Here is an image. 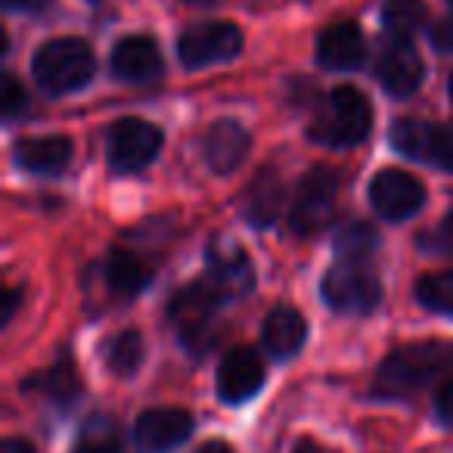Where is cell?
Masks as SVG:
<instances>
[{"mask_svg":"<svg viewBox=\"0 0 453 453\" xmlns=\"http://www.w3.org/2000/svg\"><path fill=\"white\" fill-rule=\"evenodd\" d=\"M428 240H438V246H441V249H447V252H453V211L447 214L444 220H441L438 234L428 236Z\"/></svg>","mask_w":453,"mask_h":453,"instance_id":"cell-32","label":"cell"},{"mask_svg":"<svg viewBox=\"0 0 453 453\" xmlns=\"http://www.w3.org/2000/svg\"><path fill=\"white\" fill-rule=\"evenodd\" d=\"M426 162L453 174V125H432V140H428Z\"/></svg>","mask_w":453,"mask_h":453,"instance_id":"cell-28","label":"cell"},{"mask_svg":"<svg viewBox=\"0 0 453 453\" xmlns=\"http://www.w3.org/2000/svg\"><path fill=\"white\" fill-rule=\"evenodd\" d=\"M35 81L50 96H63L84 88L94 78L96 59L90 47L78 38H57L47 41L35 57Z\"/></svg>","mask_w":453,"mask_h":453,"instance_id":"cell-3","label":"cell"},{"mask_svg":"<svg viewBox=\"0 0 453 453\" xmlns=\"http://www.w3.org/2000/svg\"><path fill=\"white\" fill-rule=\"evenodd\" d=\"M370 202L385 220H407L426 205V187L407 171L382 168L370 183Z\"/></svg>","mask_w":453,"mask_h":453,"instance_id":"cell-9","label":"cell"},{"mask_svg":"<svg viewBox=\"0 0 453 453\" xmlns=\"http://www.w3.org/2000/svg\"><path fill=\"white\" fill-rule=\"evenodd\" d=\"M292 453H329V450H326V447L317 444V441H298L296 450H292Z\"/></svg>","mask_w":453,"mask_h":453,"instance_id":"cell-36","label":"cell"},{"mask_svg":"<svg viewBox=\"0 0 453 453\" xmlns=\"http://www.w3.org/2000/svg\"><path fill=\"white\" fill-rule=\"evenodd\" d=\"M434 407H438V416L444 422H450L453 426V379L450 382H444L438 388V397H434Z\"/></svg>","mask_w":453,"mask_h":453,"instance_id":"cell-31","label":"cell"},{"mask_svg":"<svg viewBox=\"0 0 453 453\" xmlns=\"http://www.w3.org/2000/svg\"><path fill=\"white\" fill-rule=\"evenodd\" d=\"M0 453H35V447L26 438H7L4 441V450Z\"/></svg>","mask_w":453,"mask_h":453,"instance_id":"cell-33","label":"cell"},{"mask_svg":"<svg viewBox=\"0 0 453 453\" xmlns=\"http://www.w3.org/2000/svg\"><path fill=\"white\" fill-rule=\"evenodd\" d=\"M193 416L180 407H156L146 410L134 426V441L143 453H168L189 438Z\"/></svg>","mask_w":453,"mask_h":453,"instance_id":"cell-10","label":"cell"},{"mask_svg":"<svg viewBox=\"0 0 453 453\" xmlns=\"http://www.w3.org/2000/svg\"><path fill=\"white\" fill-rule=\"evenodd\" d=\"M208 271H211V280H208V283H211L224 298L246 296L255 283L252 261H249V255L230 240L211 242V249H208Z\"/></svg>","mask_w":453,"mask_h":453,"instance_id":"cell-12","label":"cell"},{"mask_svg":"<svg viewBox=\"0 0 453 453\" xmlns=\"http://www.w3.org/2000/svg\"><path fill=\"white\" fill-rule=\"evenodd\" d=\"M450 96H453V75H450Z\"/></svg>","mask_w":453,"mask_h":453,"instance_id":"cell-39","label":"cell"},{"mask_svg":"<svg viewBox=\"0 0 453 453\" xmlns=\"http://www.w3.org/2000/svg\"><path fill=\"white\" fill-rule=\"evenodd\" d=\"M140 364H143V339L137 329H125L106 342V366L115 376H134Z\"/></svg>","mask_w":453,"mask_h":453,"instance_id":"cell-22","label":"cell"},{"mask_svg":"<svg viewBox=\"0 0 453 453\" xmlns=\"http://www.w3.org/2000/svg\"><path fill=\"white\" fill-rule=\"evenodd\" d=\"M205 162L211 165L214 174H234L249 156V131L234 119H220L214 121L205 131Z\"/></svg>","mask_w":453,"mask_h":453,"instance_id":"cell-15","label":"cell"},{"mask_svg":"<svg viewBox=\"0 0 453 453\" xmlns=\"http://www.w3.org/2000/svg\"><path fill=\"white\" fill-rule=\"evenodd\" d=\"M196 453H234V450H230V444H224V441H208V444H202Z\"/></svg>","mask_w":453,"mask_h":453,"instance_id":"cell-35","label":"cell"},{"mask_svg":"<svg viewBox=\"0 0 453 453\" xmlns=\"http://www.w3.org/2000/svg\"><path fill=\"white\" fill-rule=\"evenodd\" d=\"M323 298L342 314H370L382 298V286L364 261H342L323 277Z\"/></svg>","mask_w":453,"mask_h":453,"instance_id":"cell-6","label":"cell"},{"mask_svg":"<svg viewBox=\"0 0 453 453\" xmlns=\"http://www.w3.org/2000/svg\"><path fill=\"white\" fill-rule=\"evenodd\" d=\"M379 246V234L370 220H348L339 226L335 234V252L345 261H364L376 252Z\"/></svg>","mask_w":453,"mask_h":453,"instance_id":"cell-21","label":"cell"},{"mask_svg":"<svg viewBox=\"0 0 453 453\" xmlns=\"http://www.w3.org/2000/svg\"><path fill=\"white\" fill-rule=\"evenodd\" d=\"M432 44L438 47L441 53H453V16L441 19L438 26L432 28Z\"/></svg>","mask_w":453,"mask_h":453,"instance_id":"cell-30","label":"cell"},{"mask_svg":"<svg viewBox=\"0 0 453 453\" xmlns=\"http://www.w3.org/2000/svg\"><path fill=\"white\" fill-rule=\"evenodd\" d=\"M183 4H211V0H183Z\"/></svg>","mask_w":453,"mask_h":453,"instance_id":"cell-38","label":"cell"},{"mask_svg":"<svg viewBox=\"0 0 453 453\" xmlns=\"http://www.w3.org/2000/svg\"><path fill=\"white\" fill-rule=\"evenodd\" d=\"M44 391L47 397H53L57 403H69L78 397L81 382H78V366L69 357H59L50 370L44 372Z\"/></svg>","mask_w":453,"mask_h":453,"instance_id":"cell-26","label":"cell"},{"mask_svg":"<svg viewBox=\"0 0 453 453\" xmlns=\"http://www.w3.org/2000/svg\"><path fill=\"white\" fill-rule=\"evenodd\" d=\"M450 4H453V0H450Z\"/></svg>","mask_w":453,"mask_h":453,"instance_id":"cell-40","label":"cell"},{"mask_svg":"<svg viewBox=\"0 0 453 453\" xmlns=\"http://www.w3.org/2000/svg\"><path fill=\"white\" fill-rule=\"evenodd\" d=\"M453 370L450 342H416L391 351L376 372L372 391L379 397H407Z\"/></svg>","mask_w":453,"mask_h":453,"instance_id":"cell-1","label":"cell"},{"mask_svg":"<svg viewBox=\"0 0 453 453\" xmlns=\"http://www.w3.org/2000/svg\"><path fill=\"white\" fill-rule=\"evenodd\" d=\"M103 280H106L109 292L115 298H134L146 289V283L152 280V271L146 261H140L131 252H112L103 267Z\"/></svg>","mask_w":453,"mask_h":453,"instance_id":"cell-19","label":"cell"},{"mask_svg":"<svg viewBox=\"0 0 453 453\" xmlns=\"http://www.w3.org/2000/svg\"><path fill=\"white\" fill-rule=\"evenodd\" d=\"M265 385V364L252 348L226 351L218 370V397L224 403H242Z\"/></svg>","mask_w":453,"mask_h":453,"instance_id":"cell-11","label":"cell"},{"mask_svg":"<svg viewBox=\"0 0 453 453\" xmlns=\"http://www.w3.org/2000/svg\"><path fill=\"white\" fill-rule=\"evenodd\" d=\"M428 19V10L422 0H388L382 7V22L388 35H397V41H407L416 35Z\"/></svg>","mask_w":453,"mask_h":453,"instance_id":"cell-23","label":"cell"},{"mask_svg":"<svg viewBox=\"0 0 453 453\" xmlns=\"http://www.w3.org/2000/svg\"><path fill=\"white\" fill-rule=\"evenodd\" d=\"M0 100H4V119H16L19 112L28 109V94L13 75H4V88H0Z\"/></svg>","mask_w":453,"mask_h":453,"instance_id":"cell-29","label":"cell"},{"mask_svg":"<svg viewBox=\"0 0 453 453\" xmlns=\"http://www.w3.org/2000/svg\"><path fill=\"white\" fill-rule=\"evenodd\" d=\"M372 127V106L357 88H335L320 103L314 121H311V137L333 150L357 146L366 140Z\"/></svg>","mask_w":453,"mask_h":453,"instance_id":"cell-2","label":"cell"},{"mask_svg":"<svg viewBox=\"0 0 453 453\" xmlns=\"http://www.w3.org/2000/svg\"><path fill=\"white\" fill-rule=\"evenodd\" d=\"M283 205V180L273 168H265L246 189V218L255 226H271Z\"/></svg>","mask_w":453,"mask_h":453,"instance_id":"cell-20","label":"cell"},{"mask_svg":"<svg viewBox=\"0 0 453 453\" xmlns=\"http://www.w3.org/2000/svg\"><path fill=\"white\" fill-rule=\"evenodd\" d=\"M304 335V317L296 308H273L265 320V348L273 354L277 360H289L292 354L302 351Z\"/></svg>","mask_w":453,"mask_h":453,"instance_id":"cell-18","label":"cell"},{"mask_svg":"<svg viewBox=\"0 0 453 453\" xmlns=\"http://www.w3.org/2000/svg\"><path fill=\"white\" fill-rule=\"evenodd\" d=\"M220 298L224 296L211 283H189L171 298L168 320L189 354H205L214 348V339H218L214 317H218Z\"/></svg>","mask_w":453,"mask_h":453,"instance_id":"cell-4","label":"cell"},{"mask_svg":"<svg viewBox=\"0 0 453 453\" xmlns=\"http://www.w3.org/2000/svg\"><path fill=\"white\" fill-rule=\"evenodd\" d=\"M162 131L143 119H121L109 131V165L115 171H140L158 156Z\"/></svg>","mask_w":453,"mask_h":453,"instance_id":"cell-8","label":"cell"},{"mask_svg":"<svg viewBox=\"0 0 453 453\" xmlns=\"http://www.w3.org/2000/svg\"><path fill=\"white\" fill-rule=\"evenodd\" d=\"M422 78H426V65L410 41H395L391 47H385V53L379 57V81L391 96L397 100L413 96L422 88Z\"/></svg>","mask_w":453,"mask_h":453,"instance_id":"cell-13","label":"cell"},{"mask_svg":"<svg viewBox=\"0 0 453 453\" xmlns=\"http://www.w3.org/2000/svg\"><path fill=\"white\" fill-rule=\"evenodd\" d=\"M428 140H432V121L401 119V121H395V127H391V146H395L397 152H403L407 158L426 162Z\"/></svg>","mask_w":453,"mask_h":453,"instance_id":"cell-24","label":"cell"},{"mask_svg":"<svg viewBox=\"0 0 453 453\" xmlns=\"http://www.w3.org/2000/svg\"><path fill=\"white\" fill-rule=\"evenodd\" d=\"M4 298H7V304H4V320H13L16 304H19V289H7L4 292Z\"/></svg>","mask_w":453,"mask_h":453,"instance_id":"cell-34","label":"cell"},{"mask_svg":"<svg viewBox=\"0 0 453 453\" xmlns=\"http://www.w3.org/2000/svg\"><path fill=\"white\" fill-rule=\"evenodd\" d=\"M366 41L357 22H333L326 32L317 38V63L333 72H351L364 63Z\"/></svg>","mask_w":453,"mask_h":453,"instance_id":"cell-14","label":"cell"},{"mask_svg":"<svg viewBox=\"0 0 453 453\" xmlns=\"http://www.w3.org/2000/svg\"><path fill=\"white\" fill-rule=\"evenodd\" d=\"M416 298L434 314H450L453 317V267L450 271H434L419 280L416 286Z\"/></svg>","mask_w":453,"mask_h":453,"instance_id":"cell-25","label":"cell"},{"mask_svg":"<svg viewBox=\"0 0 453 453\" xmlns=\"http://www.w3.org/2000/svg\"><path fill=\"white\" fill-rule=\"evenodd\" d=\"M242 50V32L234 22H199L177 41V53L187 69L226 63Z\"/></svg>","mask_w":453,"mask_h":453,"instance_id":"cell-7","label":"cell"},{"mask_svg":"<svg viewBox=\"0 0 453 453\" xmlns=\"http://www.w3.org/2000/svg\"><path fill=\"white\" fill-rule=\"evenodd\" d=\"M10 10H22V7H28V4H35V0H4Z\"/></svg>","mask_w":453,"mask_h":453,"instance_id":"cell-37","label":"cell"},{"mask_svg":"<svg viewBox=\"0 0 453 453\" xmlns=\"http://www.w3.org/2000/svg\"><path fill=\"white\" fill-rule=\"evenodd\" d=\"M72 162V140L50 134V137H28L16 143V165L32 174H59Z\"/></svg>","mask_w":453,"mask_h":453,"instance_id":"cell-17","label":"cell"},{"mask_svg":"<svg viewBox=\"0 0 453 453\" xmlns=\"http://www.w3.org/2000/svg\"><path fill=\"white\" fill-rule=\"evenodd\" d=\"M335 202H339V174L326 165H317L298 183V193L292 199L289 224L298 236H314L333 220Z\"/></svg>","mask_w":453,"mask_h":453,"instance_id":"cell-5","label":"cell"},{"mask_svg":"<svg viewBox=\"0 0 453 453\" xmlns=\"http://www.w3.org/2000/svg\"><path fill=\"white\" fill-rule=\"evenodd\" d=\"M112 72L115 78L127 84H146L162 72V53L158 44L146 35H131L119 41L112 50Z\"/></svg>","mask_w":453,"mask_h":453,"instance_id":"cell-16","label":"cell"},{"mask_svg":"<svg viewBox=\"0 0 453 453\" xmlns=\"http://www.w3.org/2000/svg\"><path fill=\"white\" fill-rule=\"evenodd\" d=\"M72 453H125L119 434H115L112 422L106 419H94L81 434V444L75 447Z\"/></svg>","mask_w":453,"mask_h":453,"instance_id":"cell-27","label":"cell"}]
</instances>
